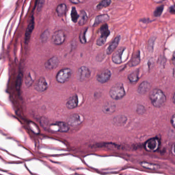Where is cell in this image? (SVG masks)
<instances>
[{
  "label": "cell",
  "instance_id": "5bb4252c",
  "mask_svg": "<svg viewBox=\"0 0 175 175\" xmlns=\"http://www.w3.org/2000/svg\"><path fill=\"white\" fill-rule=\"evenodd\" d=\"M121 39V37L120 35H118L115 38V39L113 40L111 44H110L109 46L107 47L106 50V53L107 55H111L115 50V49L117 47L118 44L119 43Z\"/></svg>",
  "mask_w": 175,
  "mask_h": 175
},
{
  "label": "cell",
  "instance_id": "277c9868",
  "mask_svg": "<svg viewBox=\"0 0 175 175\" xmlns=\"http://www.w3.org/2000/svg\"><path fill=\"white\" fill-rule=\"evenodd\" d=\"M101 35L96 41V45L99 46H102L105 44L107 38L110 35V31L107 24L103 25L99 29Z\"/></svg>",
  "mask_w": 175,
  "mask_h": 175
},
{
  "label": "cell",
  "instance_id": "7c38bea8",
  "mask_svg": "<svg viewBox=\"0 0 175 175\" xmlns=\"http://www.w3.org/2000/svg\"><path fill=\"white\" fill-rule=\"evenodd\" d=\"M59 64V60L58 58L56 56H54L46 62L45 64V67L48 70H52L57 67Z\"/></svg>",
  "mask_w": 175,
  "mask_h": 175
},
{
  "label": "cell",
  "instance_id": "6da1fadb",
  "mask_svg": "<svg viewBox=\"0 0 175 175\" xmlns=\"http://www.w3.org/2000/svg\"><path fill=\"white\" fill-rule=\"evenodd\" d=\"M150 99L154 106L157 108L162 107L166 101V97L164 92L158 88L151 90L150 94Z\"/></svg>",
  "mask_w": 175,
  "mask_h": 175
},
{
  "label": "cell",
  "instance_id": "cb8c5ba5",
  "mask_svg": "<svg viewBox=\"0 0 175 175\" xmlns=\"http://www.w3.org/2000/svg\"><path fill=\"white\" fill-rule=\"evenodd\" d=\"M139 79V70L134 72L128 76V79L130 82L132 84L136 83Z\"/></svg>",
  "mask_w": 175,
  "mask_h": 175
},
{
  "label": "cell",
  "instance_id": "4dcf8cb0",
  "mask_svg": "<svg viewBox=\"0 0 175 175\" xmlns=\"http://www.w3.org/2000/svg\"><path fill=\"white\" fill-rule=\"evenodd\" d=\"M22 78H23V76L21 74H20L18 75L17 81H16V83H15V88L17 90H20V88H21L22 83Z\"/></svg>",
  "mask_w": 175,
  "mask_h": 175
},
{
  "label": "cell",
  "instance_id": "f1b7e54d",
  "mask_svg": "<svg viewBox=\"0 0 175 175\" xmlns=\"http://www.w3.org/2000/svg\"><path fill=\"white\" fill-rule=\"evenodd\" d=\"M33 81H34V79H33V77H32L30 73H29L25 79V85L26 86L27 88L30 87L33 83Z\"/></svg>",
  "mask_w": 175,
  "mask_h": 175
},
{
  "label": "cell",
  "instance_id": "ba28073f",
  "mask_svg": "<svg viewBox=\"0 0 175 175\" xmlns=\"http://www.w3.org/2000/svg\"><path fill=\"white\" fill-rule=\"evenodd\" d=\"M34 87L38 92H44L48 88V83L45 78L41 77L37 81Z\"/></svg>",
  "mask_w": 175,
  "mask_h": 175
},
{
  "label": "cell",
  "instance_id": "d6986e66",
  "mask_svg": "<svg viewBox=\"0 0 175 175\" xmlns=\"http://www.w3.org/2000/svg\"><path fill=\"white\" fill-rule=\"evenodd\" d=\"M109 15L107 14H103V15H97L95 18L93 26L94 27L97 26L101 23L107 22V21H109Z\"/></svg>",
  "mask_w": 175,
  "mask_h": 175
},
{
  "label": "cell",
  "instance_id": "484cf974",
  "mask_svg": "<svg viewBox=\"0 0 175 175\" xmlns=\"http://www.w3.org/2000/svg\"><path fill=\"white\" fill-rule=\"evenodd\" d=\"M79 17V15L77 13L76 8L75 7H72L71 12V18L72 21L74 23H76L78 21Z\"/></svg>",
  "mask_w": 175,
  "mask_h": 175
},
{
  "label": "cell",
  "instance_id": "3957f363",
  "mask_svg": "<svg viewBox=\"0 0 175 175\" xmlns=\"http://www.w3.org/2000/svg\"><path fill=\"white\" fill-rule=\"evenodd\" d=\"M72 74V71L69 68L62 69L57 73L56 79L57 82L61 84L66 83L71 78Z\"/></svg>",
  "mask_w": 175,
  "mask_h": 175
},
{
  "label": "cell",
  "instance_id": "1f68e13d",
  "mask_svg": "<svg viewBox=\"0 0 175 175\" xmlns=\"http://www.w3.org/2000/svg\"><path fill=\"white\" fill-rule=\"evenodd\" d=\"M49 35V33L48 31L47 30L45 31L41 36V38H40L41 41L42 42H45L46 41H47V40L48 39Z\"/></svg>",
  "mask_w": 175,
  "mask_h": 175
},
{
  "label": "cell",
  "instance_id": "d590c367",
  "mask_svg": "<svg viewBox=\"0 0 175 175\" xmlns=\"http://www.w3.org/2000/svg\"><path fill=\"white\" fill-rule=\"evenodd\" d=\"M171 122L172 126L175 128V114L171 118Z\"/></svg>",
  "mask_w": 175,
  "mask_h": 175
},
{
  "label": "cell",
  "instance_id": "9c48e42d",
  "mask_svg": "<svg viewBox=\"0 0 175 175\" xmlns=\"http://www.w3.org/2000/svg\"><path fill=\"white\" fill-rule=\"evenodd\" d=\"M111 77V71L109 69H105L98 74L96 76V80L99 83L103 84L109 81Z\"/></svg>",
  "mask_w": 175,
  "mask_h": 175
},
{
  "label": "cell",
  "instance_id": "d6a6232c",
  "mask_svg": "<svg viewBox=\"0 0 175 175\" xmlns=\"http://www.w3.org/2000/svg\"><path fill=\"white\" fill-rule=\"evenodd\" d=\"M137 112L139 115H142L145 112V107L142 105H138L137 108Z\"/></svg>",
  "mask_w": 175,
  "mask_h": 175
},
{
  "label": "cell",
  "instance_id": "4fadbf2b",
  "mask_svg": "<svg viewBox=\"0 0 175 175\" xmlns=\"http://www.w3.org/2000/svg\"><path fill=\"white\" fill-rule=\"evenodd\" d=\"M34 28V20L33 17H32L30 22L27 26L26 31L25 32V42L26 44H27L29 41L31 33L33 31Z\"/></svg>",
  "mask_w": 175,
  "mask_h": 175
},
{
  "label": "cell",
  "instance_id": "5b68a950",
  "mask_svg": "<svg viewBox=\"0 0 175 175\" xmlns=\"http://www.w3.org/2000/svg\"><path fill=\"white\" fill-rule=\"evenodd\" d=\"M91 72L86 66H81L77 71L76 78L80 82H83L90 78Z\"/></svg>",
  "mask_w": 175,
  "mask_h": 175
},
{
  "label": "cell",
  "instance_id": "836d02e7",
  "mask_svg": "<svg viewBox=\"0 0 175 175\" xmlns=\"http://www.w3.org/2000/svg\"><path fill=\"white\" fill-rule=\"evenodd\" d=\"M47 123H48V121L47 120V119L44 117H42L40 120V124L42 125V127L46 128L47 126Z\"/></svg>",
  "mask_w": 175,
  "mask_h": 175
},
{
  "label": "cell",
  "instance_id": "74e56055",
  "mask_svg": "<svg viewBox=\"0 0 175 175\" xmlns=\"http://www.w3.org/2000/svg\"><path fill=\"white\" fill-rule=\"evenodd\" d=\"M172 63L175 66V51L173 54V57L172 58Z\"/></svg>",
  "mask_w": 175,
  "mask_h": 175
},
{
  "label": "cell",
  "instance_id": "ac0fdd59",
  "mask_svg": "<svg viewBox=\"0 0 175 175\" xmlns=\"http://www.w3.org/2000/svg\"><path fill=\"white\" fill-rule=\"evenodd\" d=\"M127 117L124 115H118L114 117L113 123L115 125L117 126H122L126 123Z\"/></svg>",
  "mask_w": 175,
  "mask_h": 175
},
{
  "label": "cell",
  "instance_id": "9a60e30c",
  "mask_svg": "<svg viewBox=\"0 0 175 175\" xmlns=\"http://www.w3.org/2000/svg\"><path fill=\"white\" fill-rule=\"evenodd\" d=\"M116 105L113 102H107L103 106L102 110L106 114H111L116 111Z\"/></svg>",
  "mask_w": 175,
  "mask_h": 175
},
{
  "label": "cell",
  "instance_id": "8992f818",
  "mask_svg": "<svg viewBox=\"0 0 175 175\" xmlns=\"http://www.w3.org/2000/svg\"><path fill=\"white\" fill-rule=\"evenodd\" d=\"M160 146V141L157 138H151L145 142V147L147 151H156Z\"/></svg>",
  "mask_w": 175,
  "mask_h": 175
},
{
  "label": "cell",
  "instance_id": "f35d334b",
  "mask_svg": "<svg viewBox=\"0 0 175 175\" xmlns=\"http://www.w3.org/2000/svg\"><path fill=\"white\" fill-rule=\"evenodd\" d=\"M70 2L73 3V4H79V3L80 2V1L79 0H70Z\"/></svg>",
  "mask_w": 175,
  "mask_h": 175
},
{
  "label": "cell",
  "instance_id": "7a4b0ae2",
  "mask_svg": "<svg viewBox=\"0 0 175 175\" xmlns=\"http://www.w3.org/2000/svg\"><path fill=\"white\" fill-rule=\"evenodd\" d=\"M110 96L115 100H121L125 95V92L123 84L117 83L111 88L109 91Z\"/></svg>",
  "mask_w": 175,
  "mask_h": 175
},
{
  "label": "cell",
  "instance_id": "52a82bcc",
  "mask_svg": "<svg viewBox=\"0 0 175 175\" xmlns=\"http://www.w3.org/2000/svg\"><path fill=\"white\" fill-rule=\"evenodd\" d=\"M66 39V35L63 31L61 30L55 31L51 38L53 44L56 45H61L63 44Z\"/></svg>",
  "mask_w": 175,
  "mask_h": 175
},
{
  "label": "cell",
  "instance_id": "8fae6325",
  "mask_svg": "<svg viewBox=\"0 0 175 175\" xmlns=\"http://www.w3.org/2000/svg\"><path fill=\"white\" fill-rule=\"evenodd\" d=\"M125 48L123 47H121L117 49L113 53L112 57V60L114 63L120 64L123 62L122 57H123V53L125 51Z\"/></svg>",
  "mask_w": 175,
  "mask_h": 175
},
{
  "label": "cell",
  "instance_id": "f546056e",
  "mask_svg": "<svg viewBox=\"0 0 175 175\" xmlns=\"http://www.w3.org/2000/svg\"><path fill=\"white\" fill-rule=\"evenodd\" d=\"M164 9V6L161 5L157 7L155 10L154 11V15L155 17H159L162 15V12Z\"/></svg>",
  "mask_w": 175,
  "mask_h": 175
},
{
  "label": "cell",
  "instance_id": "e0dca14e",
  "mask_svg": "<svg viewBox=\"0 0 175 175\" xmlns=\"http://www.w3.org/2000/svg\"><path fill=\"white\" fill-rule=\"evenodd\" d=\"M151 84L147 81H143L138 86L137 92L139 94H145L149 92L151 89Z\"/></svg>",
  "mask_w": 175,
  "mask_h": 175
},
{
  "label": "cell",
  "instance_id": "4316f807",
  "mask_svg": "<svg viewBox=\"0 0 175 175\" xmlns=\"http://www.w3.org/2000/svg\"><path fill=\"white\" fill-rule=\"evenodd\" d=\"M141 164L143 167L150 169H157L159 168V166L157 164H151L147 162H142Z\"/></svg>",
  "mask_w": 175,
  "mask_h": 175
},
{
  "label": "cell",
  "instance_id": "44dd1931",
  "mask_svg": "<svg viewBox=\"0 0 175 175\" xmlns=\"http://www.w3.org/2000/svg\"><path fill=\"white\" fill-rule=\"evenodd\" d=\"M67 10V7L65 4H61L57 6L56 9V11L57 12V15L59 17H63L66 13Z\"/></svg>",
  "mask_w": 175,
  "mask_h": 175
},
{
  "label": "cell",
  "instance_id": "7402d4cb",
  "mask_svg": "<svg viewBox=\"0 0 175 175\" xmlns=\"http://www.w3.org/2000/svg\"><path fill=\"white\" fill-rule=\"evenodd\" d=\"M88 17L86 12L84 10H82L81 12L79 17V24L80 26H83L87 23Z\"/></svg>",
  "mask_w": 175,
  "mask_h": 175
},
{
  "label": "cell",
  "instance_id": "60d3db41",
  "mask_svg": "<svg viewBox=\"0 0 175 175\" xmlns=\"http://www.w3.org/2000/svg\"><path fill=\"white\" fill-rule=\"evenodd\" d=\"M173 151L174 153V154H175V144L174 145V147H173Z\"/></svg>",
  "mask_w": 175,
  "mask_h": 175
},
{
  "label": "cell",
  "instance_id": "d4e9b609",
  "mask_svg": "<svg viewBox=\"0 0 175 175\" xmlns=\"http://www.w3.org/2000/svg\"><path fill=\"white\" fill-rule=\"evenodd\" d=\"M111 0H102L97 5L96 8L98 10H101L103 9V8H105L110 6V5L111 4Z\"/></svg>",
  "mask_w": 175,
  "mask_h": 175
},
{
  "label": "cell",
  "instance_id": "30bf717a",
  "mask_svg": "<svg viewBox=\"0 0 175 175\" xmlns=\"http://www.w3.org/2000/svg\"><path fill=\"white\" fill-rule=\"evenodd\" d=\"M81 116L77 114H74L69 116L67 119L68 124L71 126H76L83 122Z\"/></svg>",
  "mask_w": 175,
  "mask_h": 175
},
{
  "label": "cell",
  "instance_id": "2e32d148",
  "mask_svg": "<svg viewBox=\"0 0 175 175\" xmlns=\"http://www.w3.org/2000/svg\"><path fill=\"white\" fill-rule=\"evenodd\" d=\"M78 103H79V100H78L77 96V95L73 96L72 97H70V98L68 99V100L66 102V107L69 110H72L77 106Z\"/></svg>",
  "mask_w": 175,
  "mask_h": 175
},
{
  "label": "cell",
  "instance_id": "603a6c76",
  "mask_svg": "<svg viewBox=\"0 0 175 175\" xmlns=\"http://www.w3.org/2000/svg\"><path fill=\"white\" fill-rule=\"evenodd\" d=\"M140 51H138L135 56L133 57L132 59L130 62V65L131 67H134V66H136L138 65L140 63Z\"/></svg>",
  "mask_w": 175,
  "mask_h": 175
},
{
  "label": "cell",
  "instance_id": "83f0119b",
  "mask_svg": "<svg viewBox=\"0 0 175 175\" xmlns=\"http://www.w3.org/2000/svg\"><path fill=\"white\" fill-rule=\"evenodd\" d=\"M87 28L84 29L83 31H81V33H80V34H79V39L81 43L82 44H85L87 43V39H86L85 35H86V33H87Z\"/></svg>",
  "mask_w": 175,
  "mask_h": 175
},
{
  "label": "cell",
  "instance_id": "ffe728a7",
  "mask_svg": "<svg viewBox=\"0 0 175 175\" xmlns=\"http://www.w3.org/2000/svg\"><path fill=\"white\" fill-rule=\"evenodd\" d=\"M54 124L58 126L59 131L61 133H67L70 129V125L68 124V123L62 121H57Z\"/></svg>",
  "mask_w": 175,
  "mask_h": 175
},
{
  "label": "cell",
  "instance_id": "8d00e7d4",
  "mask_svg": "<svg viewBox=\"0 0 175 175\" xmlns=\"http://www.w3.org/2000/svg\"><path fill=\"white\" fill-rule=\"evenodd\" d=\"M43 3H44V0H40L39 5V6H38V10H39V9H41L42 8L43 5Z\"/></svg>",
  "mask_w": 175,
  "mask_h": 175
},
{
  "label": "cell",
  "instance_id": "ab89813d",
  "mask_svg": "<svg viewBox=\"0 0 175 175\" xmlns=\"http://www.w3.org/2000/svg\"><path fill=\"white\" fill-rule=\"evenodd\" d=\"M173 103H174V104H175V94H174V96H173Z\"/></svg>",
  "mask_w": 175,
  "mask_h": 175
},
{
  "label": "cell",
  "instance_id": "e575fe53",
  "mask_svg": "<svg viewBox=\"0 0 175 175\" xmlns=\"http://www.w3.org/2000/svg\"><path fill=\"white\" fill-rule=\"evenodd\" d=\"M169 11L171 14H175V4L169 7Z\"/></svg>",
  "mask_w": 175,
  "mask_h": 175
}]
</instances>
